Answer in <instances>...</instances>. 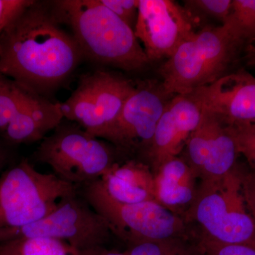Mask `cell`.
<instances>
[{
  "label": "cell",
  "instance_id": "obj_1",
  "mask_svg": "<svg viewBox=\"0 0 255 255\" xmlns=\"http://www.w3.org/2000/svg\"><path fill=\"white\" fill-rule=\"evenodd\" d=\"M82 59L50 2L32 1L0 33V72L35 95L60 86Z\"/></svg>",
  "mask_w": 255,
  "mask_h": 255
},
{
  "label": "cell",
  "instance_id": "obj_2",
  "mask_svg": "<svg viewBox=\"0 0 255 255\" xmlns=\"http://www.w3.org/2000/svg\"><path fill=\"white\" fill-rule=\"evenodd\" d=\"M50 5L60 22L71 29L83 58L128 72L148 65L134 30L100 0H60Z\"/></svg>",
  "mask_w": 255,
  "mask_h": 255
},
{
  "label": "cell",
  "instance_id": "obj_3",
  "mask_svg": "<svg viewBox=\"0 0 255 255\" xmlns=\"http://www.w3.org/2000/svg\"><path fill=\"white\" fill-rule=\"evenodd\" d=\"M196 237L221 244L255 243V223L242 189L236 166L219 179L200 181L195 199L184 216Z\"/></svg>",
  "mask_w": 255,
  "mask_h": 255
},
{
  "label": "cell",
  "instance_id": "obj_4",
  "mask_svg": "<svg viewBox=\"0 0 255 255\" xmlns=\"http://www.w3.org/2000/svg\"><path fill=\"white\" fill-rule=\"evenodd\" d=\"M54 174L38 172L27 159L0 177V243L11 233L39 221L80 192Z\"/></svg>",
  "mask_w": 255,
  "mask_h": 255
},
{
  "label": "cell",
  "instance_id": "obj_5",
  "mask_svg": "<svg viewBox=\"0 0 255 255\" xmlns=\"http://www.w3.org/2000/svg\"><path fill=\"white\" fill-rule=\"evenodd\" d=\"M241 43L226 23L194 32L159 68L164 92L187 95L219 80Z\"/></svg>",
  "mask_w": 255,
  "mask_h": 255
},
{
  "label": "cell",
  "instance_id": "obj_6",
  "mask_svg": "<svg viewBox=\"0 0 255 255\" xmlns=\"http://www.w3.org/2000/svg\"><path fill=\"white\" fill-rule=\"evenodd\" d=\"M117 150L74 122H64L42 140L34 154L53 174L78 187L100 179L117 163Z\"/></svg>",
  "mask_w": 255,
  "mask_h": 255
},
{
  "label": "cell",
  "instance_id": "obj_7",
  "mask_svg": "<svg viewBox=\"0 0 255 255\" xmlns=\"http://www.w3.org/2000/svg\"><path fill=\"white\" fill-rule=\"evenodd\" d=\"M81 195L127 246L142 242L194 236L182 216L157 201L122 204L109 197L97 180L82 187Z\"/></svg>",
  "mask_w": 255,
  "mask_h": 255
},
{
  "label": "cell",
  "instance_id": "obj_8",
  "mask_svg": "<svg viewBox=\"0 0 255 255\" xmlns=\"http://www.w3.org/2000/svg\"><path fill=\"white\" fill-rule=\"evenodd\" d=\"M135 86L131 80L107 70L85 74L70 97L60 103L64 119L100 138L118 118Z\"/></svg>",
  "mask_w": 255,
  "mask_h": 255
},
{
  "label": "cell",
  "instance_id": "obj_9",
  "mask_svg": "<svg viewBox=\"0 0 255 255\" xmlns=\"http://www.w3.org/2000/svg\"><path fill=\"white\" fill-rule=\"evenodd\" d=\"M112 235L105 219L79 192L48 216L11 233L4 242L48 238L66 242L83 251L105 246Z\"/></svg>",
  "mask_w": 255,
  "mask_h": 255
},
{
  "label": "cell",
  "instance_id": "obj_10",
  "mask_svg": "<svg viewBox=\"0 0 255 255\" xmlns=\"http://www.w3.org/2000/svg\"><path fill=\"white\" fill-rule=\"evenodd\" d=\"M172 97L164 92L161 84L140 82L128 99L118 118L100 138L110 142L117 151L136 148L145 150Z\"/></svg>",
  "mask_w": 255,
  "mask_h": 255
},
{
  "label": "cell",
  "instance_id": "obj_11",
  "mask_svg": "<svg viewBox=\"0 0 255 255\" xmlns=\"http://www.w3.org/2000/svg\"><path fill=\"white\" fill-rule=\"evenodd\" d=\"M189 11L172 0H139L134 32L149 61L168 58L194 33Z\"/></svg>",
  "mask_w": 255,
  "mask_h": 255
},
{
  "label": "cell",
  "instance_id": "obj_12",
  "mask_svg": "<svg viewBox=\"0 0 255 255\" xmlns=\"http://www.w3.org/2000/svg\"><path fill=\"white\" fill-rule=\"evenodd\" d=\"M182 152V157L200 181L219 179L231 172L236 167L238 155L236 142L226 126L204 112Z\"/></svg>",
  "mask_w": 255,
  "mask_h": 255
},
{
  "label": "cell",
  "instance_id": "obj_13",
  "mask_svg": "<svg viewBox=\"0 0 255 255\" xmlns=\"http://www.w3.org/2000/svg\"><path fill=\"white\" fill-rule=\"evenodd\" d=\"M203 110L192 94L174 95L156 127L148 147L143 151L152 172L169 159L181 155L188 139L202 119Z\"/></svg>",
  "mask_w": 255,
  "mask_h": 255
},
{
  "label": "cell",
  "instance_id": "obj_14",
  "mask_svg": "<svg viewBox=\"0 0 255 255\" xmlns=\"http://www.w3.org/2000/svg\"><path fill=\"white\" fill-rule=\"evenodd\" d=\"M190 94L203 112L226 126L255 123V78L246 70L226 74Z\"/></svg>",
  "mask_w": 255,
  "mask_h": 255
},
{
  "label": "cell",
  "instance_id": "obj_15",
  "mask_svg": "<svg viewBox=\"0 0 255 255\" xmlns=\"http://www.w3.org/2000/svg\"><path fill=\"white\" fill-rule=\"evenodd\" d=\"M63 120L60 103L34 95L13 117L1 139L9 146L43 140Z\"/></svg>",
  "mask_w": 255,
  "mask_h": 255
},
{
  "label": "cell",
  "instance_id": "obj_16",
  "mask_svg": "<svg viewBox=\"0 0 255 255\" xmlns=\"http://www.w3.org/2000/svg\"><path fill=\"white\" fill-rule=\"evenodd\" d=\"M153 174L155 201L184 219L200 183L195 172L178 156L164 162Z\"/></svg>",
  "mask_w": 255,
  "mask_h": 255
},
{
  "label": "cell",
  "instance_id": "obj_17",
  "mask_svg": "<svg viewBox=\"0 0 255 255\" xmlns=\"http://www.w3.org/2000/svg\"><path fill=\"white\" fill-rule=\"evenodd\" d=\"M97 182L109 197L122 204L155 201L153 172L143 162H117Z\"/></svg>",
  "mask_w": 255,
  "mask_h": 255
},
{
  "label": "cell",
  "instance_id": "obj_18",
  "mask_svg": "<svg viewBox=\"0 0 255 255\" xmlns=\"http://www.w3.org/2000/svg\"><path fill=\"white\" fill-rule=\"evenodd\" d=\"M0 255H82L66 242L48 238H19L0 243Z\"/></svg>",
  "mask_w": 255,
  "mask_h": 255
},
{
  "label": "cell",
  "instance_id": "obj_19",
  "mask_svg": "<svg viewBox=\"0 0 255 255\" xmlns=\"http://www.w3.org/2000/svg\"><path fill=\"white\" fill-rule=\"evenodd\" d=\"M128 255H202L196 236L142 242L127 246Z\"/></svg>",
  "mask_w": 255,
  "mask_h": 255
},
{
  "label": "cell",
  "instance_id": "obj_20",
  "mask_svg": "<svg viewBox=\"0 0 255 255\" xmlns=\"http://www.w3.org/2000/svg\"><path fill=\"white\" fill-rule=\"evenodd\" d=\"M34 95H37L0 72V135L20 109Z\"/></svg>",
  "mask_w": 255,
  "mask_h": 255
},
{
  "label": "cell",
  "instance_id": "obj_21",
  "mask_svg": "<svg viewBox=\"0 0 255 255\" xmlns=\"http://www.w3.org/2000/svg\"><path fill=\"white\" fill-rule=\"evenodd\" d=\"M225 23L228 25L241 43L254 41L255 0H233L231 14Z\"/></svg>",
  "mask_w": 255,
  "mask_h": 255
},
{
  "label": "cell",
  "instance_id": "obj_22",
  "mask_svg": "<svg viewBox=\"0 0 255 255\" xmlns=\"http://www.w3.org/2000/svg\"><path fill=\"white\" fill-rule=\"evenodd\" d=\"M233 0H186L184 7L191 15L197 14L203 17L226 22L232 8Z\"/></svg>",
  "mask_w": 255,
  "mask_h": 255
},
{
  "label": "cell",
  "instance_id": "obj_23",
  "mask_svg": "<svg viewBox=\"0 0 255 255\" xmlns=\"http://www.w3.org/2000/svg\"><path fill=\"white\" fill-rule=\"evenodd\" d=\"M226 128L236 142L238 154L244 156L255 169V123Z\"/></svg>",
  "mask_w": 255,
  "mask_h": 255
},
{
  "label": "cell",
  "instance_id": "obj_24",
  "mask_svg": "<svg viewBox=\"0 0 255 255\" xmlns=\"http://www.w3.org/2000/svg\"><path fill=\"white\" fill-rule=\"evenodd\" d=\"M202 255H255V243L248 244H221L197 238Z\"/></svg>",
  "mask_w": 255,
  "mask_h": 255
},
{
  "label": "cell",
  "instance_id": "obj_25",
  "mask_svg": "<svg viewBox=\"0 0 255 255\" xmlns=\"http://www.w3.org/2000/svg\"><path fill=\"white\" fill-rule=\"evenodd\" d=\"M100 1L134 30L138 14L139 0H100Z\"/></svg>",
  "mask_w": 255,
  "mask_h": 255
},
{
  "label": "cell",
  "instance_id": "obj_26",
  "mask_svg": "<svg viewBox=\"0 0 255 255\" xmlns=\"http://www.w3.org/2000/svg\"><path fill=\"white\" fill-rule=\"evenodd\" d=\"M33 0H0V33Z\"/></svg>",
  "mask_w": 255,
  "mask_h": 255
},
{
  "label": "cell",
  "instance_id": "obj_27",
  "mask_svg": "<svg viewBox=\"0 0 255 255\" xmlns=\"http://www.w3.org/2000/svg\"><path fill=\"white\" fill-rule=\"evenodd\" d=\"M241 174L243 197L255 223V172L241 170Z\"/></svg>",
  "mask_w": 255,
  "mask_h": 255
},
{
  "label": "cell",
  "instance_id": "obj_28",
  "mask_svg": "<svg viewBox=\"0 0 255 255\" xmlns=\"http://www.w3.org/2000/svg\"><path fill=\"white\" fill-rule=\"evenodd\" d=\"M82 255H128L126 251L121 252L117 250H110L105 246H99L81 251Z\"/></svg>",
  "mask_w": 255,
  "mask_h": 255
},
{
  "label": "cell",
  "instance_id": "obj_29",
  "mask_svg": "<svg viewBox=\"0 0 255 255\" xmlns=\"http://www.w3.org/2000/svg\"><path fill=\"white\" fill-rule=\"evenodd\" d=\"M11 159V152L9 145H8L2 139H0V172L9 164Z\"/></svg>",
  "mask_w": 255,
  "mask_h": 255
},
{
  "label": "cell",
  "instance_id": "obj_30",
  "mask_svg": "<svg viewBox=\"0 0 255 255\" xmlns=\"http://www.w3.org/2000/svg\"><path fill=\"white\" fill-rule=\"evenodd\" d=\"M252 43H253V44L250 48L249 60L252 65H255V40Z\"/></svg>",
  "mask_w": 255,
  "mask_h": 255
}]
</instances>
